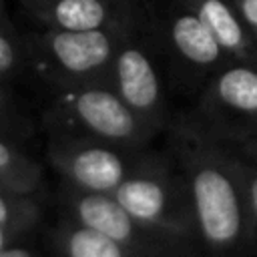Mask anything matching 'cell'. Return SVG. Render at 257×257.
<instances>
[{
	"label": "cell",
	"mask_w": 257,
	"mask_h": 257,
	"mask_svg": "<svg viewBox=\"0 0 257 257\" xmlns=\"http://www.w3.org/2000/svg\"><path fill=\"white\" fill-rule=\"evenodd\" d=\"M157 155L149 147H124L78 137L48 135L46 141V159L62 183L92 193L112 195Z\"/></svg>",
	"instance_id": "9"
},
{
	"label": "cell",
	"mask_w": 257,
	"mask_h": 257,
	"mask_svg": "<svg viewBox=\"0 0 257 257\" xmlns=\"http://www.w3.org/2000/svg\"><path fill=\"white\" fill-rule=\"evenodd\" d=\"M44 189V167L30 155L22 141L2 135L0 143V191L38 197Z\"/></svg>",
	"instance_id": "13"
},
{
	"label": "cell",
	"mask_w": 257,
	"mask_h": 257,
	"mask_svg": "<svg viewBox=\"0 0 257 257\" xmlns=\"http://www.w3.org/2000/svg\"><path fill=\"white\" fill-rule=\"evenodd\" d=\"M147 2L133 18L114 54L106 82L153 131L161 133L173 124L169 106L171 82L151 30Z\"/></svg>",
	"instance_id": "5"
},
{
	"label": "cell",
	"mask_w": 257,
	"mask_h": 257,
	"mask_svg": "<svg viewBox=\"0 0 257 257\" xmlns=\"http://www.w3.org/2000/svg\"><path fill=\"white\" fill-rule=\"evenodd\" d=\"M167 151L185 175L205 257L251 255L253 221L237 153L203 137L179 116L169 126Z\"/></svg>",
	"instance_id": "1"
},
{
	"label": "cell",
	"mask_w": 257,
	"mask_h": 257,
	"mask_svg": "<svg viewBox=\"0 0 257 257\" xmlns=\"http://www.w3.org/2000/svg\"><path fill=\"white\" fill-rule=\"evenodd\" d=\"M0 257H40V253L28 239V241L12 243L8 247H0Z\"/></svg>",
	"instance_id": "18"
},
{
	"label": "cell",
	"mask_w": 257,
	"mask_h": 257,
	"mask_svg": "<svg viewBox=\"0 0 257 257\" xmlns=\"http://www.w3.org/2000/svg\"><path fill=\"white\" fill-rule=\"evenodd\" d=\"M40 122L46 135L92 139L124 147H147L159 135L108 82L50 92L40 108Z\"/></svg>",
	"instance_id": "3"
},
{
	"label": "cell",
	"mask_w": 257,
	"mask_h": 257,
	"mask_svg": "<svg viewBox=\"0 0 257 257\" xmlns=\"http://www.w3.org/2000/svg\"><path fill=\"white\" fill-rule=\"evenodd\" d=\"M147 10L171 86L197 96L209 78L233 62L185 0H149Z\"/></svg>",
	"instance_id": "4"
},
{
	"label": "cell",
	"mask_w": 257,
	"mask_h": 257,
	"mask_svg": "<svg viewBox=\"0 0 257 257\" xmlns=\"http://www.w3.org/2000/svg\"><path fill=\"white\" fill-rule=\"evenodd\" d=\"M50 247L56 257H145L66 215H60L50 229Z\"/></svg>",
	"instance_id": "12"
},
{
	"label": "cell",
	"mask_w": 257,
	"mask_h": 257,
	"mask_svg": "<svg viewBox=\"0 0 257 257\" xmlns=\"http://www.w3.org/2000/svg\"><path fill=\"white\" fill-rule=\"evenodd\" d=\"M145 0H18L30 26L50 30H96L131 18Z\"/></svg>",
	"instance_id": "10"
},
{
	"label": "cell",
	"mask_w": 257,
	"mask_h": 257,
	"mask_svg": "<svg viewBox=\"0 0 257 257\" xmlns=\"http://www.w3.org/2000/svg\"><path fill=\"white\" fill-rule=\"evenodd\" d=\"M58 201L62 215L145 257H205L197 243L153 229L135 219L110 193L82 191L62 183Z\"/></svg>",
	"instance_id": "8"
},
{
	"label": "cell",
	"mask_w": 257,
	"mask_h": 257,
	"mask_svg": "<svg viewBox=\"0 0 257 257\" xmlns=\"http://www.w3.org/2000/svg\"><path fill=\"white\" fill-rule=\"evenodd\" d=\"M179 118L225 147L257 139V64L229 62L209 78L195 104Z\"/></svg>",
	"instance_id": "6"
},
{
	"label": "cell",
	"mask_w": 257,
	"mask_h": 257,
	"mask_svg": "<svg viewBox=\"0 0 257 257\" xmlns=\"http://www.w3.org/2000/svg\"><path fill=\"white\" fill-rule=\"evenodd\" d=\"M135 14L120 24L96 30H50L30 24L22 26L28 74L38 78L50 92L106 82L114 54Z\"/></svg>",
	"instance_id": "2"
},
{
	"label": "cell",
	"mask_w": 257,
	"mask_h": 257,
	"mask_svg": "<svg viewBox=\"0 0 257 257\" xmlns=\"http://www.w3.org/2000/svg\"><path fill=\"white\" fill-rule=\"evenodd\" d=\"M233 4L237 6L251 34L257 38V0H233Z\"/></svg>",
	"instance_id": "17"
},
{
	"label": "cell",
	"mask_w": 257,
	"mask_h": 257,
	"mask_svg": "<svg viewBox=\"0 0 257 257\" xmlns=\"http://www.w3.org/2000/svg\"><path fill=\"white\" fill-rule=\"evenodd\" d=\"M233 62L257 64V38L233 0H185Z\"/></svg>",
	"instance_id": "11"
},
{
	"label": "cell",
	"mask_w": 257,
	"mask_h": 257,
	"mask_svg": "<svg viewBox=\"0 0 257 257\" xmlns=\"http://www.w3.org/2000/svg\"><path fill=\"white\" fill-rule=\"evenodd\" d=\"M231 149H235V151H237L239 155H243L245 159L257 163V139H251V141H247V143H243V145H239V147H231Z\"/></svg>",
	"instance_id": "19"
},
{
	"label": "cell",
	"mask_w": 257,
	"mask_h": 257,
	"mask_svg": "<svg viewBox=\"0 0 257 257\" xmlns=\"http://www.w3.org/2000/svg\"><path fill=\"white\" fill-rule=\"evenodd\" d=\"M231 149V147H229ZM235 151V149H233ZM237 153V151H235ZM239 159V171L247 187L249 195V207H251V221H253V253H257V163L245 159L243 155L237 153Z\"/></svg>",
	"instance_id": "16"
},
{
	"label": "cell",
	"mask_w": 257,
	"mask_h": 257,
	"mask_svg": "<svg viewBox=\"0 0 257 257\" xmlns=\"http://www.w3.org/2000/svg\"><path fill=\"white\" fill-rule=\"evenodd\" d=\"M112 197L141 223L201 247L191 193L169 151L159 153L143 171L126 179Z\"/></svg>",
	"instance_id": "7"
},
{
	"label": "cell",
	"mask_w": 257,
	"mask_h": 257,
	"mask_svg": "<svg viewBox=\"0 0 257 257\" xmlns=\"http://www.w3.org/2000/svg\"><path fill=\"white\" fill-rule=\"evenodd\" d=\"M44 217L40 197L0 191V247L28 241Z\"/></svg>",
	"instance_id": "14"
},
{
	"label": "cell",
	"mask_w": 257,
	"mask_h": 257,
	"mask_svg": "<svg viewBox=\"0 0 257 257\" xmlns=\"http://www.w3.org/2000/svg\"><path fill=\"white\" fill-rule=\"evenodd\" d=\"M28 74V56L22 26L8 12L6 2L0 10V88H14Z\"/></svg>",
	"instance_id": "15"
}]
</instances>
